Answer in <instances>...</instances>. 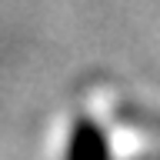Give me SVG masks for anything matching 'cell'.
<instances>
[{
    "label": "cell",
    "mask_w": 160,
    "mask_h": 160,
    "mask_svg": "<svg viewBox=\"0 0 160 160\" xmlns=\"http://www.w3.org/2000/svg\"><path fill=\"white\" fill-rule=\"evenodd\" d=\"M67 160H107V147H103L100 133L90 127V123H80V127L73 130Z\"/></svg>",
    "instance_id": "obj_1"
}]
</instances>
